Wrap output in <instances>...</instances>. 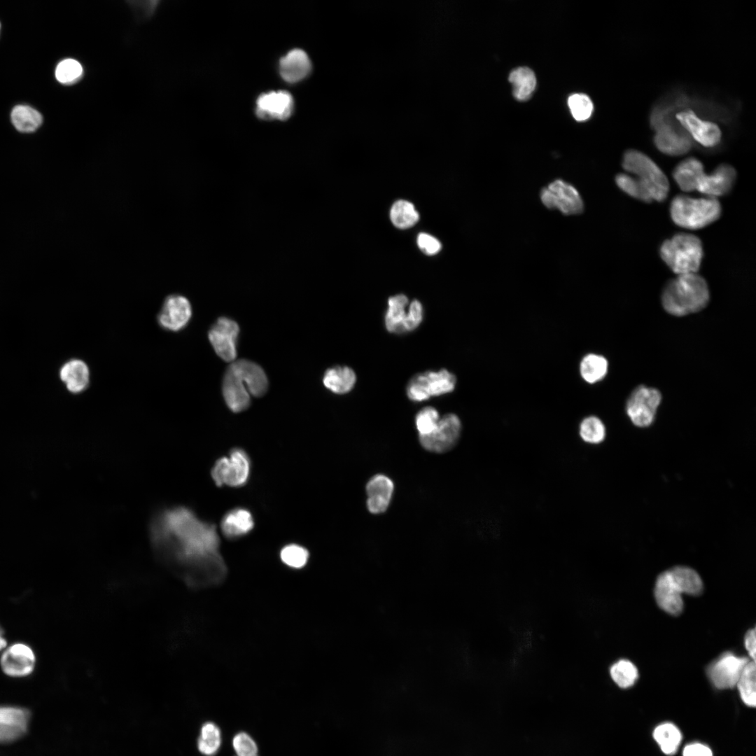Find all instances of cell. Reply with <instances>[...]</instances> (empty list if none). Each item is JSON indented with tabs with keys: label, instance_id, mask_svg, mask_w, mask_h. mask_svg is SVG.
Instances as JSON below:
<instances>
[{
	"label": "cell",
	"instance_id": "25",
	"mask_svg": "<svg viewBox=\"0 0 756 756\" xmlns=\"http://www.w3.org/2000/svg\"><path fill=\"white\" fill-rule=\"evenodd\" d=\"M279 69L281 76L286 81L295 83L308 74L311 64L304 51L295 49L281 59Z\"/></svg>",
	"mask_w": 756,
	"mask_h": 756
},
{
	"label": "cell",
	"instance_id": "36",
	"mask_svg": "<svg viewBox=\"0 0 756 756\" xmlns=\"http://www.w3.org/2000/svg\"><path fill=\"white\" fill-rule=\"evenodd\" d=\"M755 678V661L750 660L736 683L742 701L750 707L756 705Z\"/></svg>",
	"mask_w": 756,
	"mask_h": 756
},
{
	"label": "cell",
	"instance_id": "11",
	"mask_svg": "<svg viewBox=\"0 0 756 756\" xmlns=\"http://www.w3.org/2000/svg\"><path fill=\"white\" fill-rule=\"evenodd\" d=\"M749 661L747 657L725 652L708 666L706 673L715 687L732 688L736 685L745 666Z\"/></svg>",
	"mask_w": 756,
	"mask_h": 756
},
{
	"label": "cell",
	"instance_id": "42",
	"mask_svg": "<svg viewBox=\"0 0 756 756\" xmlns=\"http://www.w3.org/2000/svg\"><path fill=\"white\" fill-rule=\"evenodd\" d=\"M280 558L288 566L301 568L307 563L309 552L307 549L299 545L290 544L281 549Z\"/></svg>",
	"mask_w": 756,
	"mask_h": 756
},
{
	"label": "cell",
	"instance_id": "20",
	"mask_svg": "<svg viewBox=\"0 0 756 756\" xmlns=\"http://www.w3.org/2000/svg\"><path fill=\"white\" fill-rule=\"evenodd\" d=\"M393 489V483L387 476L381 474L373 476L366 485L369 512L372 514L385 512L389 505Z\"/></svg>",
	"mask_w": 756,
	"mask_h": 756
},
{
	"label": "cell",
	"instance_id": "44",
	"mask_svg": "<svg viewBox=\"0 0 756 756\" xmlns=\"http://www.w3.org/2000/svg\"><path fill=\"white\" fill-rule=\"evenodd\" d=\"M439 414L432 407H426L421 410L415 417V424L419 436H426L431 434L436 429Z\"/></svg>",
	"mask_w": 756,
	"mask_h": 756
},
{
	"label": "cell",
	"instance_id": "33",
	"mask_svg": "<svg viewBox=\"0 0 756 756\" xmlns=\"http://www.w3.org/2000/svg\"><path fill=\"white\" fill-rule=\"evenodd\" d=\"M11 120L18 131L32 132L42 123V116L38 111L29 106L18 105L12 110Z\"/></svg>",
	"mask_w": 756,
	"mask_h": 756
},
{
	"label": "cell",
	"instance_id": "16",
	"mask_svg": "<svg viewBox=\"0 0 756 756\" xmlns=\"http://www.w3.org/2000/svg\"><path fill=\"white\" fill-rule=\"evenodd\" d=\"M676 120L685 131L701 145L713 147L721 140V131L714 123L701 120L692 111L677 113Z\"/></svg>",
	"mask_w": 756,
	"mask_h": 756
},
{
	"label": "cell",
	"instance_id": "47",
	"mask_svg": "<svg viewBox=\"0 0 756 756\" xmlns=\"http://www.w3.org/2000/svg\"><path fill=\"white\" fill-rule=\"evenodd\" d=\"M417 244L419 248L427 255H434L441 248L440 241L426 233H420L418 235Z\"/></svg>",
	"mask_w": 756,
	"mask_h": 756
},
{
	"label": "cell",
	"instance_id": "13",
	"mask_svg": "<svg viewBox=\"0 0 756 756\" xmlns=\"http://www.w3.org/2000/svg\"><path fill=\"white\" fill-rule=\"evenodd\" d=\"M653 128L655 130L654 145L663 153L681 155L691 149L692 143L689 134L673 123L671 118L659 122Z\"/></svg>",
	"mask_w": 756,
	"mask_h": 756
},
{
	"label": "cell",
	"instance_id": "23",
	"mask_svg": "<svg viewBox=\"0 0 756 756\" xmlns=\"http://www.w3.org/2000/svg\"><path fill=\"white\" fill-rule=\"evenodd\" d=\"M257 104V114L260 118L285 120L291 114L293 100L287 92H271L260 96Z\"/></svg>",
	"mask_w": 756,
	"mask_h": 756
},
{
	"label": "cell",
	"instance_id": "6",
	"mask_svg": "<svg viewBox=\"0 0 756 756\" xmlns=\"http://www.w3.org/2000/svg\"><path fill=\"white\" fill-rule=\"evenodd\" d=\"M456 383L455 375L445 369L428 371L414 375L408 382L406 393L411 400L421 402L453 391Z\"/></svg>",
	"mask_w": 756,
	"mask_h": 756
},
{
	"label": "cell",
	"instance_id": "43",
	"mask_svg": "<svg viewBox=\"0 0 756 756\" xmlns=\"http://www.w3.org/2000/svg\"><path fill=\"white\" fill-rule=\"evenodd\" d=\"M83 68L81 64L73 59H66L60 62L55 69L57 80L63 84H71L75 83L81 76Z\"/></svg>",
	"mask_w": 756,
	"mask_h": 756
},
{
	"label": "cell",
	"instance_id": "28",
	"mask_svg": "<svg viewBox=\"0 0 756 756\" xmlns=\"http://www.w3.org/2000/svg\"><path fill=\"white\" fill-rule=\"evenodd\" d=\"M408 298L403 294L390 297L388 300V308L385 314L384 322L386 330L392 333L404 332V323L407 318L406 308Z\"/></svg>",
	"mask_w": 756,
	"mask_h": 756
},
{
	"label": "cell",
	"instance_id": "3",
	"mask_svg": "<svg viewBox=\"0 0 756 756\" xmlns=\"http://www.w3.org/2000/svg\"><path fill=\"white\" fill-rule=\"evenodd\" d=\"M722 212L717 198H694L687 195L676 196L670 205V215L677 225L689 230L703 228L717 220Z\"/></svg>",
	"mask_w": 756,
	"mask_h": 756
},
{
	"label": "cell",
	"instance_id": "2",
	"mask_svg": "<svg viewBox=\"0 0 756 756\" xmlns=\"http://www.w3.org/2000/svg\"><path fill=\"white\" fill-rule=\"evenodd\" d=\"M709 300L706 281L696 273L678 275L666 284L662 293L664 309L676 316L698 312Z\"/></svg>",
	"mask_w": 756,
	"mask_h": 756
},
{
	"label": "cell",
	"instance_id": "7",
	"mask_svg": "<svg viewBox=\"0 0 756 756\" xmlns=\"http://www.w3.org/2000/svg\"><path fill=\"white\" fill-rule=\"evenodd\" d=\"M540 197L547 208L557 209L564 215H577L584 210V202L578 190L562 179H555L544 187Z\"/></svg>",
	"mask_w": 756,
	"mask_h": 756
},
{
	"label": "cell",
	"instance_id": "17",
	"mask_svg": "<svg viewBox=\"0 0 756 756\" xmlns=\"http://www.w3.org/2000/svg\"><path fill=\"white\" fill-rule=\"evenodd\" d=\"M33 650L23 643H15L7 648L1 657L3 671L12 677H22L31 673L35 666Z\"/></svg>",
	"mask_w": 756,
	"mask_h": 756
},
{
	"label": "cell",
	"instance_id": "14",
	"mask_svg": "<svg viewBox=\"0 0 756 756\" xmlns=\"http://www.w3.org/2000/svg\"><path fill=\"white\" fill-rule=\"evenodd\" d=\"M238 324L233 320L220 317L210 328L209 340L216 354L226 362H233L237 357Z\"/></svg>",
	"mask_w": 756,
	"mask_h": 756
},
{
	"label": "cell",
	"instance_id": "27",
	"mask_svg": "<svg viewBox=\"0 0 756 756\" xmlns=\"http://www.w3.org/2000/svg\"><path fill=\"white\" fill-rule=\"evenodd\" d=\"M356 382V374L348 366H335L328 369L323 375V383L326 388L336 394L349 393Z\"/></svg>",
	"mask_w": 756,
	"mask_h": 756
},
{
	"label": "cell",
	"instance_id": "34",
	"mask_svg": "<svg viewBox=\"0 0 756 756\" xmlns=\"http://www.w3.org/2000/svg\"><path fill=\"white\" fill-rule=\"evenodd\" d=\"M653 737L666 755L675 753L682 738L679 729L671 723H664L657 727Z\"/></svg>",
	"mask_w": 756,
	"mask_h": 756
},
{
	"label": "cell",
	"instance_id": "19",
	"mask_svg": "<svg viewBox=\"0 0 756 756\" xmlns=\"http://www.w3.org/2000/svg\"><path fill=\"white\" fill-rule=\"evenodd\" d=\"M245 384L251 396H262L267 390L268 380L263 369L258 364L245 359L232 362L229 366Z\"/></svg>",
	"mask_w": 756,
	"mask_h": 756
},
{
	"label": "cell",
	"instance_id": "41",
	"mask_svg": "<svg viewBox=\"0 0 756 756\" xmlns=\"http://www.w3.org/2000/svg\"><path fill=\"white\" fill-rule=\"evenodd\" d=\"M568 105L573 117L578 121L587 120L592 115L594 109L591 99L582 93L570 95L568 99Z\"/></svg>",
	"mask_w": 756,
	"mask_h": 756
},
{
	"label": "cell",
	"instance_id": "39",
	"mask_svg": "<svg viewBox=\"0 0 756 756\" xmlns=\"http://www.w3.org/2000/svg\"><path fill=\"white\" fill-rule=\"evenodd\" d=\"M579 433L584 442L590 444H598L605 439L606 427L599 418L595 416H589L581 421Z\"/></svg>",
	"mask_w": 756,
	"mask_h": 756
},
{
	"label": "cell",
	"instance_id": "24",
	"mask_svg": "<svg viewBox=\"0 0 756 756\" xmlns=\"http://www.w3.org/2000/svg\"><path fill=\"white\" fill-rule=\"evenodd\" d=\"M59 375L66 389L72 393H82L90 385V368L84 360L79 358H72L64 363Z\"/></svg>",
	"mask_w": 756,
	"mask_h": 756
},
{
	"label": "cell",
	"instance_id": "51",
	"mask_svg": "<svg viewBox=\"0 0 756 756\" xmlns=\"http://www.w3.org/2000/svg\"><path fill=\"white\" fill-rule=\"evenodd\" d=\"M0 27H1V24H0Z\"/></svg>",
	"mask_w": 756,
	"mask_h": 756
},
{
	"label": "cell",
	"instance_id": "10",
	"mask_svg": "<svg viewBox=\"0 0 756 756\" xmlns=\"http://www.w3.org/2000/svg\"><path fill=\"white\" fill-rule=\"evenodd\" d=\"M461 431V420L455 414H447L439 419L436 429L426 436H419L421 446L428 451L444 453L454 447Z\"/></svg>",
	"mask_w": 756,
	"mask_h": 756
},
{
	"label": "cell",
	"instance_id": "46",
	"mask_svg": "<svg viewBox=\"0 0 756 756\" xmlns=\"http://www.w3.org/2000/svg\"><path fill=\"white\" fill-rule=\"evenodd\" d=\"M424 308L421 303L417 300H412L408 307L407 318L404 323V331H412L415 330L423 320Z\"/></svg>",
	"mask_w": 756,
	"mask_h": 756
},
{
	"label": "cell",
	"instance_id": "22",
	"mask_svg": "<svg viewBox=\"0 0 756 756\" xmlns=\"http://www.w3.org/2000/svg\"><path fill=\"white\" fill-rule=\"evenodd\" d=\"M222 388L225 403L233 412H240L248 407L251 395L244 382L230 367L224 374Z\"/></svg>",
	"mask_w": 756,
	"mask_h": 756
},
{
	"label": "cell",
	"instance_id": "37",
	"mask_svg": "<svg viewBox=\"0 0 756 756\" xmlns=\"http://www.w3.org/2000/svg\"><path fill=\"white\" fill-rule=\"evenodd\" d=\"M390 218L395 226L400 229H406L413 226L419 220V215L413 204L401 200L393 204L390 211Z\"/></svg>",
	"mask_w": 756,
	"mask_h": 756
},
{
	"label": "cell",
	"instance_id": "4",
	"mask_svg": "<svg viewBox=\"0 0 756 756\" xmlns=\"http://www.w3.org/2000/svg\"><path fill=\"white\" fill-rule=\"evenodd\" d=\"M659 253L663 261L676 274L696 273L703 258L701 241L696 236L678 233L665 240Z\"/></svg>",
	"mask_w": 756,
	"mask_h": 756
},
{
	"label": "cell",
	"instance_id": "50",
	"mask_svg": "<svg viewBox=\"0 0 756 756\" xmlns=\"http://www.w3.org/2000/svg\"><path fill=\"white\" fill-rule=\"evenodd\" d=\"M6 645V640L4 637V630L0 626V650L4 649Z\"/></svg>",
	"mask_w": 756,
	"mask_h": 756
},
{
	"label": "cell",
	"instance_id": "1",
	"mask_svg": "<svg viewBox=\"0 0 756 756\" xmlns=\"http://www.w3.org/2000/svg\"><path fill=\"white\" fill-rule=\"evenodd\" d=\"M149 533L158 560L188 586H210L225 577L216 526L200 519L190 509L158 511L152 518Z\"/></svg>",
	"mask_w": 756,
	"mask_h": 756
},
{
	"label": "cell",
	"instance_id": "12",
	"mask_svg": "<svg viewBox=\"0 0 756 756\" xmlns=\"http://www.w3.org/2000/svg\"><path fill=\"white\" fill-rule=\"evenodd\" d=\"M192 309L188 298L178 295H168L158 314V325L164 330L179 332L190 323Z\"/></svg>",
	"mask_w": 756,
	"mask_h": 756
},
{
	"label": "cell",
	"instance_id": "31",
	"mask_svg": "<svg viewBox=\"0 0 756 756\" xmlns=\"http://www.w3.org/2000/svg\"><path fill=\"white\" fill-rule=\"evenodd\" d=\"M702 169L704 166L700 160L695 158H689L675 167L673 177L682 191L692 192L696 175Z\"/></svg>",
	"mask_w": 756,
	"mask_h": 756
},
{
	"label": "cell",
	"instance_id": "48",
	"mask_svg": "<svg viewBox=\"0 0 756 756\" xmlns=\"http://www.w3.org/2000/svg\"><path fill=\"white\" fill-rule=\"evenodd\" d=\"M683 756H713V752L706 746L695 743L685 747Z\"/></svg>",
	"mask_w": 756,
	"mask_h": 756
},
{
	"label": "cell",
	"instance_id": "32",
	"mask_svg": "<svg viewBox=\"0 0 756 756\" xmlns=\"http://www.w3.org/2000/svg\"><path fill=\"white\" fill-rule=\"evenodd\" d=\"M608 369V360L599 354H588L582 358L580 363V375L589 384L602 380L606 377Z\"/></svg>",
	"mask_w": 756,
	"mask_h": 756
},
{
	"label": "cell",
	"instance_id": "8",
	"mask_svg": "<svg viewBox=\"0 0 756 756\" xmlns=\"http://www.w3.org/2000/svg\"><path fill=\"white\" fill-rule=\"evenodd\" d=\"M251 469L250 459L241 449H234L229 457L223 456L214 464L211 475L217 486L223 484L237 487L248 480Z\"/></svg>",
	"mask_w": 756,
	"mask_h": 756
},
{
	"label": "cell",
	"instance_id": "21",
	"mask_svg": "<svg viewBox=\"0 0 756 756\" xmlns=\"http://www.w3.org/2000/svg\"><path fill=\"white\" fill-rule=\"evenodd\" d=\"M29 712L23 708L0 707V742H10L27 731Z\"/></svg>",
	"mask_w": 756,
	"mask_h": 756
},
{
	"label": "cell",
	"instance_id": "29",
	"mask_svg": "<svg viewBox=\"0 0 756 756\" xmlns=\"http://www.w3.org/2000/svg\"><path fill=\"white\" fill-rule=\"evenodd\" d=\"M509 81L512 85V94L519 101H525L532 94L536 86V77L528 67H518L512 70L509 76Z\"/></svg>",
	"mask_w": 756,
	"mask_h": 756
},
{
	"label": "cell",
	"instance_id": "15",
	"mask_svg": "<svg viewBox=\"0 0 756 756\" xmlns=\"http://www.w3.org/2000/svg\"><path fill=\"white\" fill-rule=\"evenodd\" d=\"M736 178L734 168L727 164H720L710 174L702 169L696 176L694 191L716 198L727 194L732 189Z\"/></svg>",
	"mask_w": 756,
	"mask_h": 756
},
{
	"label": "cell",
	"instance_id": "18",
	"mask_svg": "<svg viewBox=\"0 0 756 756\" xmlns=\"http://www.w3.org/2000/svg\"><path fill=\"white\" fill-rule=\"evenodd\" d=\"M682 594L668 570L658 576L655 583L654 596L657 603L663 610L673 615H679L683 609Z\"/></svg>",
	"mask_w": 756,
	"mask_h": 756
},
{
	"label": "cell",
	"instance_id": "49",
	"mask_svg": "<svg viewBox=\"0 0 756 756\" xmlns=\"http://www.w3.org/2000/svg\"><path fill=\"white\" fill-rule=\"evenodd\" d=\"M755 629H752L748 631L745 636V647L749 654L752 660L755 661V652H756V637Z\"/></svg>",
	"mask_w": 756,
	"mask_h": 756
},
{
	"label": "cell",
	"instance_id": "40",
	"mask_svg": "<svg viewBox=\"0 0 756 756\" xmlns=\"http://www.w3.org/2000/svg\"><path fill=\"white\" fill-rule=\"evenodd\" d=\"M617 186L628 195L645 202H652L641 183L629 174L620 173L615 177Z\"/></svg>",
	"mask_w": 756,
	"mask_h": 756
},
{
	"label": "cell",
	"instance_id": "38",
	"mask_svg": "<svg viewBox=\"0 0 756 756\" xmlns=\"http://www.w3.org/2000/svg\"><path fill=\"white\" fill-rule=\"evenodd\" d=\"M610 673L613 681L621 688L632 686L638 677L636 666L626 659L619 660L612 664Z\"/></svg>",
	"mask_w": 756,
	"mask_h": 756
},
{
	"label": "cell",
	"instance_id": "30",
	"mask_svg": "<svg viewBox=\"0 0 756 756\" xmlns=\"http://www.w3.org/2000/svg\"><path fill=\"white\" fill-rule=\"evenodd\" d=\"M667 570L682 594L696 596L701 593L703 582L694 570L686 566H675Z\"/></svg>",
	"mask_w": 756,
	"mask_h": 756
},
{
	"label": "cell",
	"instance_id": "26",
	"mask_svg": "<svg viewBox=\"0 0 756 756\" xmlns=\"http://www.w3.org/2000/svg\"><path fill=\"white\" fill-rule=\"evenodd\" d=\"M254 526L251 513L244 508L229 511L221 521V531L228 538H237L249 533Z\"/></svg>",
	"mask_w": 756,
	"mask_h": 756
},
{
	"label": "cell",
	"instance_id": "9",
	"mask_svg": "<svg viewBox=\"0 0 756 756\" xmlns=\"http://www.w3.org/2000/svg\"><path fill=\"white\" fill-rule=\"evenodd\" d=\"M661 401L662 395L657 389L639 386L629 396L626 412L635 426L647 427L654 421Z\"/></svg>",
	"mask_w": 756,
	"mask_h": 756
},
{
	"label": "cell",
	"instance_id": "5",
	"mask_svg": "<svg viewBox=\"0 0 756 756\" xmlns=\"http://www.w3.org/2000/svg\"><path fill=\"white\" fill-rule=\"evenodd\" d=\"M624 169L641 183L652 201H664L669 191L667 177L660 167L643 153L629 150L622 159Z\"/></svg>",
	"mask_w": 756,
	"mask_h": 756
},
{
	"label": "cell",
	"instance_id": "45",
	"mask_svg": "<svg viewBox=\"0 0 756 756\" xmlns=\"http://www.w3.org/2000/svg\"><path fill=\"white\" fill-rule=\"evenodd\" d=\"M232 746L237 756H258L255 742L245 732H240L234 736Z\"/></svg>",
	"mask_w": 756,
	"mask_h": 756
},
{
	"label": "cell",
	"instance_id": "35",
	"mask_svg": "<svg viewBox=\"0 0 756 756\" xmlns=\"http://www.w3.org/2000/svg\"><path fill=\"white\" fill-rule=\"evenodd\" d=\"M220 744L221 734L218 727L211 722L203 724L197 739L199 751L206 756H214L218 752Z\"/></svg>",
	"mask_w": 756,
	"mask_h": 756
}]
</instances>
